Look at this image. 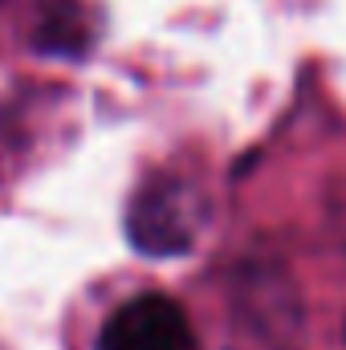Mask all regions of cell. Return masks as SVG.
<instances>
[{
    "label": "cell",
    "instance_id": "obj_2",
    "mask_svg": "<svg viewBox=\"0 0 346 350\" xmlns=\"http://www.w3.org/2000/svg\"><path fill=\"white\" fill-rule=\"evenodd\" d=\"M191 232H196V208L187 191L175 183L143 191L131 208V237L143 253H155V257L179 253L191 245Z\"/></svg>",
    "mask_w": 346,
    "mask_h": 350
},
{
    "label": "cell",
    "instance_id": "obj_1",
    "mask_svg": "<svg viewBox=\"0 0 346 350\" xmlns=\"http://www.w3.org/2000/svg\"><path fill=\"white\" fill-rule=\"evenodd\" d=\"M98 350H196V334L168 293H139L106 318Z\"/></svg>",
    "mask_w": 346,
    "mask_h": 350
}]
</instances>
